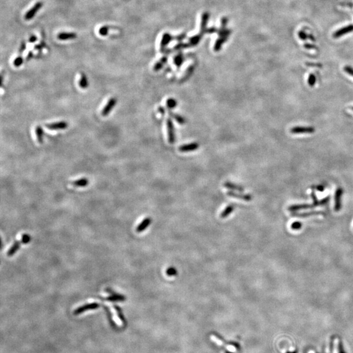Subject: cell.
<instances>
[{
    "label": "cell",
    "mask_w": 353,
    "mask_h": 353,
    "mask_svg": "<svg viewBox=\"0 0 353 353\" xmlns=\"http://www.w3.org/2000/svg\"><path fill=\"white\" fill-rule=\"evenodd\" d=\"M116 103H117V100H116V98H110V99H109V100L107 101V102L105 104V105L103 107V108L102 109V110H101V115H102L103 116H108L109 113L111 112L113 109L115 107Z\"/></svg>",
    "instance_id": "cell-1"
},
{
    "label": "cell",
    "mask_w": 353,
    "mask_h": 353,
    "mask_svg": "<svg viewBox=\"0 0 353 353\" xmlns=\"http://www.w3.org/2000/svg\"><path fill=\"white\" fill-rule=\"evenodd\" d=\"M67 126L68 124L65 121L52 122V123L45 124V127L50 130H63L66 129Z\"/></svg>",
    "instance_id": "cell-2"
},
{
    "label": "cell",
    "mask_w": 353,
    "mask_h": 353,
    "mask_svg": "<svg viewBox=\"0 0 353 353\" xmlns=\"http://www.w3.org/2000/svg\"><path fill=\"white\" fill-rule=\"evenodd\" d=\"M43 7V3L41 1L37 2L36 4H35L34 7L32 8H31L30 9H29L27 13H26L25 16H24V19L26 20H29L32 19L33 18H34L35 15V14H36L37 12L39 11V10L40 9Z\"/></svg>",
    "instance_id": "cell-3"
},
{
    "label": "cell",
    "mask_w": 353,
    "mask_h": 353,
    "mask_svg": "<svg viewBox=\"0 0 353 353\" xmlns=\"http://www.w3.org/2000/svg\"><path fill=\"white\" fill-rule=\"evenodd\" d=\"M99 304L97 303H92L90 304H86V305H84V306L79 307L78 308H77V309L74 311V315H79V314L82 313L83 312H85L86 311L88 310H92V309H97L98 307H99Z\"/></svg>",
    "instance_id": "cell-4"
},
{
    "label": "cell",
    "mask_w": 353,
    "mask_h": 353,
    "mask_svg": "<svg viewBox=\"0 0 353 353\" xmlns=\"http://www.w3.org/2000/svg\"><path fill=\"white\" fill-rule=\"evenodd\" d=\"M292 133H312L315 132V128L313 127H294L291 129Z\"/></svg>",
    "instance_id": "cell-5"
},
{
    "label": "cell",
    "mask_w": 353,
    "mask_h": 353,
    "mask_svg": "<svg viewBox=\"0 0 353 353\" xmlns=\"http://www.w3.org/2000/svg\"><path fill=\"white\" fill-rule=\"evenodd\" d=\"M226 194L228 196L235 197V198H237L239 199L244 200V201H246V202H249L253 198V197L250 195H249V194H239V193L233 192V191H228V192H227Z\"/></svg>",
    "instance_id": "cell-6"
},
{
    "label": "cell",
    "mask_w": 353,
    "mask_h": 353,
    "mask_svg": "<svg viewBox=\"0 0 353 353\" xmlns=\"http://www.w3.org/2000/svg\"><path fill=\"white\" fill-rule=\"evenodd\" d=\"M167 134H168V140L169 143H173L175 141V133L174 128H173V122L170 119L167 121Z\"/></svg>",
    "instance_id": "cell-7"
},
{
    "label": "cell",
    "mask_w": 353,
    "mask_h": 353,
    "mask_svg": "<svg viewBox=\"0 0 353 353\" xmlns=\"http://www.w3.org/2000/svg\"><path fill=\"white\" fill-rule=\"evenodd\" d=\"M151 222H152V219L150 217L145 218V219L139 224L138 226L137 227L136 231L139 233L145 231V230L149 226V225H150Z\"/></svg>",
    "instance_id": "cell-8"
},
{
    "label": "cell",
    "mask_w": 353,
    "mask_h": 353,
    "mask_svg": "<svg viewBox=\"0 0 353 353\" xmlns=\"http://www.w3.org/2000/svg\"><path fill=\"white\" fill-rule=\"evenodd\" d=\"M352 31H353V25H349L346 27H344V28L337 30L336 33H334V37L338 38L342 36L343 35L348 34L349 32H351Z\"/></svg>",
    "instance_id": "cell-9"
},
{
    "label": "cell",
    "mask_w": 353,
    "mask_h": 353,
    "mask_svg": "<svg viewBox=\"0 0 353 353\" xmlns=\"http://www.w3.org/2000/svg\"><path fill=\"white\" fill-rule=\"evenodd\" d=\"M35 133L36 136V139L37 142L39 144H42L43 143L44 139V131L43 128L40 125H37L35 128Z\"/></svg>",
    "instance_id": "cell-10"
},
{
    "label": "cell",
    "mask_w": 353,
    "mask_h": 353,
    "mask_svg": "<svg viewBox=\"0 0 353 353\" xmlns=\"http://www.w3.org/2000/svg\"><path fill=\"white\" fill-rule=\"evenodd\" d=\"M198 148V144L196 143H190V144H187L184 145H182L179 147V150L182 152H187L195 151Z\"/></svg>",
    "instance_id": "cell-11"
},
{
    "label": "cell",
    "mask_w": 353,
    "mask_h": 353,
    "mask_svg": "<svg viewBox=\"0 0 353 353\" xmlns=\"http://www.w3.org/2000/svg\"><path fill=\"white\" fill-rule=\"evenodd\" d=\"M77 35L75 33L62 32V33H60V34L58 35V39L60 40H62V41L73 39L77 38Z\"/></svg>",
    "instance_id": "cell-12"
},
{
    "label": "cell",
    "mask_w": 353,
    "mask_h": 353,
    "mask_svg": "<svg viewBox=\"0 0 353 353\" xmlns=\"http://www.w3.org/2000/svg\"><path fill=\"white\" fill-rule=\"evenodd\" d=\"M211 339L212 341H213V342L216 343L218 345L225 347L227 349H228V350H229L230 351H232V352H235L236 351V349L234 347L231 346V345H224V344L223 343V342H222V341L218 339V338L216 336H211Z\"/></svg>",
    "instance_id": "cell-13"
},
{
    "label": "cell",
    "mask_w": 353,
    "mask_h": 353,
    "mask_svg": "<svg viewBox=\"0 0 353 353\" xmlns=\"http://www.w3.org/2000/svg\"><path fill=\"white\" fill-rule=\"evenodd\" d=\"M79 86L82 89H86L88 86V82L87 77L84 73H81L80 76V79L78 82Z\"/></svg>",
    "instance_id": "cell-14"
},
{
    "label": "cell",
    "mask_w": 353,
    "mask_h": 353,
    "mask_svg": "<svg viewBox=\"0 0 353 353\" xmlns=\"http://www.w3.org/2000/svg\"><path fill=\"white\" fill-rule=\"evenodd\" d=\"M224 187H226V188H228V189H231V190H235V191H239V192H243L244 191L243 187L239 186V185L232 183V182H225V183L224 184Z\"/></svg>",
    "instance_id": "cell-15"
},
{
    "label": "cell",
    "mask_w": 353,
    "mask_h": 353,
    "mask_svg": "<svg viewBox=\"0 0 353 353\" xmlns=\"http://www.w3.org/2000/svg\"><path fill=\"white\" fill-rule=\"evenodd\" d=\"M234 210V205H229L224 209L222 213H220V218H226L230 216L233 211Z\"/></svg>",
    "instance_id": "cell-16"
},
{
    "label": "cell",
    "mask_w": 353,
    "mask_h": 353,
    "mask_svg": "<svg viewBox=\"0 0 353 353\" xmlns=\"http://www.w3.org/2000/svg\"><path fill=\"white\" fill-rule=\"evenodd\" d=\"M88 184V180L86 178H82L77 179L71 182V184L77 187H85Z\"/></svg>",
    "instance_id": "cell-17"
},
{
    "label": "cell",
    "mask_w": 353,
    "mask_h": 353,
    "mask_svg": "<svg viewBox=\"0 0 353 353\" xmlns=\"http://www.w3.org/2000/svg\"><path fill=\"white\" fill-rule=\"evenodd\" d=\"M113 295L111 296H110V297L106 298H105V300H107V301H124L126 300V298L124 296H122V295H119L117 294H115L114 292L112 293Z\"/></svg>",
    "instance_id": "cell-18"
},
{
    "label": "cell",
    "mask_w": 353,
    "mask_h": 353,
    "mask_svg": "<svg viewBox=\"0 0 353 353\" xmlns=\"http://www.w3.org/2000/svg\"><path fill=\"white\" fill-rule=\"evenodd\" d=\"M19 247H20V243H19V242H18V241L15 242V243H14L13 244V246H12L11 247V249L9 250L8 253H7V255L9 256H13L14 255V254L15 253L17 252V251L18 250V249H19Z\"/></svg>",
    "instance_id": "cell-19"
},
{
    "label": "cell",
    "mask_w": 353,
    "mask_h": 353,
    "mask_svg": "<svg viewBox=\"0 0 353 353\" xmlns=\"http://www.w3.org/2000/svg\"><path fill=\"white\" fill-rule=\"evenodd\" d=\"M166 273L168 277H175L176 275H177L178 272L175 268L173 267V266H171V267H169L167 269L166 271Z\"/></svg>",
    "instance_id": "cell-20"
},
{
    "label": "cell",
    "mask_w": 353,
    "mask_h": 353,
    "mask_svg": "<svg viewBox=\"0 0 353 353\" xmlns=\"http://www.w3.org/2000/svg\"><path fill=\"white\" fill-rule=\"evenodd\" d=\"M23 61H24V60H23L22 56L20 55L19 56H18L17 57L14 59V60L13 61L14 66L16 67H20V65L23 64Z\"/></svg>",
    "instance_id": "cell-21"
},
{
    "label": "cell",
    "mask_w": 353,
    "mask_h": 353,
    "mask_svg": "<svg viewBox=\"0 0 353 353\" xmlns=\"http://www.w3.org/2000/svg\"><path fill=\"white\" fill-rule=\"evenodd\" d=\"M109 29V28L107 26L101 27V28L99 29V34H100L101 36H105V35H107V34H108Z\"/></svg>",
    "instance_id": "cell-22"
},
{
    "label": "cell",
    "mask_w": 353,
    "mask_h": 353,
    "mask_svg": "<svg viewBox=\"0 0 353 353\" xmlns=\"http://www.w3.org/2000/svg\"><path fill=\"white\" fill-rule=\"evenodd\" d=\"M167 106L169 107V109H172L173 107H175L176 106V101L174 100V99H169V100H167Z\"/></svg>",
    "instance_id": "cell-23"
},
{
    "label": "cell",
    "mask_w": 353,
    "mask_h": 353,
    "mask_svg": "<svg viewBox=\"0 0 353 353\" xmlns=\"http://www.w3.org/2000/svg\"><path fill=\"white\" fill-rule=\"evenodd\" d=\"M115 310H116V313H117V315H118V316L119 317L120 320H121V321L122 322H125L124 317V315H122V313L121 309H120V307H118V306H115Z\"/></svg>",
    "instance_id": "cell-24"
},
{
    "label": "cell",
    "mask_w": 353,
    "mask_h": 353,
    "mask_svg": "<svg viewBox=\"0 0 353 353\" xmlns=\"http://www.w3.org/2000/svg\"><path fill=\"white\" fill-rule=\"evenodd\" d=\"M316 82V77L313 74H311L309 77V79H308V83H309V85L310 86H313L315 85Z\"/></svg>",
    "instance_id": "cell-25"
},
{
    "label": "cell",
    "mask_w": 353,
    "mask_h": 353,
    "mask_svg": "<svg viewBox=\"0 0 353 353\" xmlns=\"http://www.w3.org/2000/svg\"><path fill=\"white\" fill-rule=\"evenodd\" d=\"M30 241V237L28 234H24L22 237V243L24 244H27Z\"/></svg>",
    "instance_id": "cell-26"
},
{
    "label": "cell",
    "mask_w": 353,
    "mask_h": 353,
    "mask_svg": "<svg viewBox=\"0 0 353 353\" xmlns=\"http://www.w3.org/2000/svg\"><path fill=\"white\" fill-rule=\"evenodd\" d=\"M173 117H174V118L176 120V122H178L179 123H180L181 124H184V122H185V121H184V118H182V116H181L177 115H175L173 116Z\"/></svg>",
    "instance_id": "cell-27"
},
{
    "label": "cell",
    "mask_w": 353,
    "mask_h": 353,
    "mask_svg": "<svg viewBox=\"0 0 353 353\" xmlns=\"http://www.w3.org/2000/svg\"><path fill=\"white\" fill-rule=\"evenodd\" d=\"M344 70H345L348 74L351 75V76L353 77V68L352 67H349V66H346V67H345V68H344Z\"/></svg>",
    "instance_id": "cell-28"
},
{
    "label": "cell",
    "mask_w": 353,
    "mask_h": 353,
    "mask_svg": "<svg viewBox=\"0 0 353 353\" xmlns=\"http://www.w3.org/2000/svg\"><path fill=\"white\" fill-rule=\"evenodd\" d=\"M299 36H300V38L302 40H306L307 39V35L306 34V33L303 32H300L299 33Z\"/></svg>",
    "instance_id": "cell-29"
},
{
    "label": "cell",
    "mask_w": 353,
    "mask_h": 353,
    "mask_svg": "<svg viewBox=\"0 0 353 353\" xmlns=\"http://www.w3.org/2000/svg\"><path fill=\"white\" fill-rule=\"evenodd\" d=\"M25 49H26V44H25L24 42H22V43H21V46H20V49H19V53H20V55H21V54L22 53V52Z\"/></svg>",
    "instance_id": "cell-30"
},
{
    "label": "cell",
    "mask_w": 353,
    "mask_h": 353,
    "mask_svg": "<svg viewBox=\"0 0 353 353\" xmlns=\"http://www.w3.org/2000/svg\"><path fill=\"white\" fill-rule=\"evenodd\" d=\"M37 41V37L35 36V35H32V36L30 37V38L29 39V43H34Z\"/></svg>",
    "instance_id": "cell-31"
},
{
    "label": "cell",
    "mask_w": 353,
    "mask_h": 353,
    "mask_svg": "<svg viewBox=\"0 0 353 353\" xmlns=\"http://www.w3.org/2000/svg\"><path fill=\"white\" fill-rule=\"evenodd\" d=\"M338 347H339V349H338V351H339V353H344V352L343 351V349L342 348V346H341L340 344H338Z\"/></svg>",
    "instance_id": "cell-32"
},
{
    "label": "cell",
    "mask_w": 353,
    "mask_h": 353,
    "mask_svg": "<svg viewBox=\"0 0 353 353\" xmlns=\"http://www.w3.org/2000/svg\"><path fill=\"white\" fill-rule=\"evenodd\" d=\"M305 47H306V48H307V49H309V48L310 49V48H315V46H313V45H311V44H306V45H305Z\"/></svg>",
    "instance_id": "cell-33"
},
{
    "label": "cell",
    "mask_w": 353,
    "mask_h": 353,
    "mask_svg": "<svg viewBox=\"0 0 353 353\" xmlns=\"http://www.w3.org/2000/svg\"><path fill=\"white\" fill-rule=\"evenodd\" d=\"M352 110H353V107H352Z\"/></svg>",
    "instance_id": "cell-34"
}]
</instances>
